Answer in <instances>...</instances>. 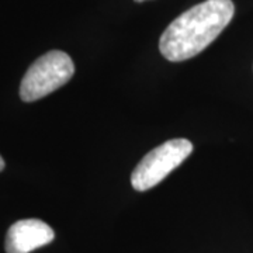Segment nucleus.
I'll list each match as a JSON object with an SVG mask.
<instances>
[{"mask_svg":"<svg viewBox=\"0 0 253 253\" xmlns=\"http://www.w3.org/2000/svg\"><path fill=\"white\" fill-rule=\"evenodd\" d=\"M3 169H4V161H3L1 156H0V172H1Z\"/></svg>","mask_w":253,"mask_h":253,"instance_id":"nucleus-5","label":"nucleus"},{"mask_svg":"<svg viewBox=\"0 0 253 253\" xmlns=\"http://www.w3.org/2000/svg\"><path fill=\"white\" fill-rule=\"evenodd\" d=\"M135 1H138V3H141V1H145V0H135Z\"/></svg>","mask_w":253,"mask_h":253,"instance_id":"nucleus-6","label":"nucleus"},{"mask_svg":"<svg viewBox=\"0 0 253 253\" xmlns=\"http://www.w3.org/2000/svg\"><path fill=\"white\" fill-rule=\"evenodd\" d=\"M193 152L189 139L176 138L156 146L142 158L131 174V184L136 191H146L173 172Z\"/></svg>","mask_w":253,"mask_h":253,"instance_id":"nucleus-3","label":"nucleus"},{"mask_svg":"<svg viewBox=\"0 0 253 253\" xmlns=\"http://www.w3.org/2000/svg\"><path fill=\"white\" fill-rule=\"evenodd\" d=\"M54 229L41 219H21L10 226L4 241L7 253H30L54 241Z\"/></svg>","mask_w":253,"mask_h":253,"instance_id":"nucleus-4","label":"nucleus"},{"mask_svg":"<svg viewBox=\"0 0 253 253\" xmlns=\"http://www.w3.org/2000/svg\"><path fill=\"white\" fill-rule=\"evenodd\" d=\"M235 13L232 0H206L174 18L159 40L161 54L170 62H181L203 52Z\"/></svg>","mask_w":253,"mask_h":253,"instance_id":"nucleus-1","label":"nucleus"},{"mask_svg":"<svg viewBox=\"0 0 253 253\" xmlns=\"http://www.w3.org/2000/svg\"><path fill=\"white\" fill-rule=\"evenodd\" d=\"M73 73L75 65L69 55L62 51H49L28 68L20 84V97L27 103L42 99L66 84Z\"/></svg>","mask_w":253,"mask_h":253,"instance_id":"nucleus-2","label":"nucleus"}]
</instances>
